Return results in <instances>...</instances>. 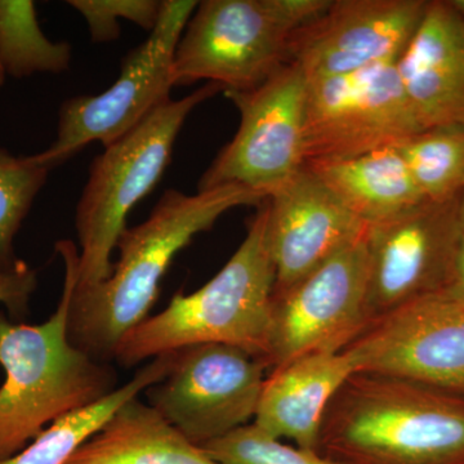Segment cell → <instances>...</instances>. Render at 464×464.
I'll list each match as a JSON object with an SVG mask.
<instances>
[{
  "label": "cell",
  "instance_id": "6da1fadb",
  "mask_svg": "<svg viewBox=\"0 0 464 464\" xmlns=\"http://www.w3.org/2000/svg\"><path fill=\"white\" fill-rule=\"evenodd\" d=\"M266 198L240 185H222L186 195L168 190L142 224L125 228L119 258L108 279L76 288L69 307V340L99 362L114 360L128 332L148 319L161 279L174 257L219 217Z\"/></svg>",
  "mask_w": 464,
  "mask_h": 464
},
{
  "label": "cell",
  "instance_id": "7a4b0ae2",
  "mask_svg": "<svg viewBox=\"0 0 464 464\" xmlns=\"http://www.w3.org/2000/svg\"><path fill=\"white\" fill-rule=\"evenodd\" d=\"M65 266L56 311L39 325L14 324L0 311V460L20 453L63 415L87 408L116 390L118 374L69 340V307L78 283L79 250L56 244Z\"/></svg>",
  "mask_w": 464,
  "mask_h": 464
},
{
  "label": "cell",
  "instance_id": "3957f363",
  "mask_svg": "<svg viewBox=\"0 0 464 464\" xmlns=\"http://www.w3.org/2000/svg\"><path fill=\"white\" fill-rule=\"evenodd\" d=\"M317 453L340 464H464V395L356 372L326 409Z\"/></svg>",
  "mask_w": 464,
  "mask_h": 464
},
{
  "label": "cell",
  "instance_id": "277c9868",
  "mask_svg": "<svg viewBox=\"0 0 464 464\" xmlns=\"http://www.w3.org/2000/svg\"><path fill=\"white\" fill-rule=\"evenodd\" d=\"M267 216L266 199L224 268L197 292L177 293L161 313L128 332L116 347L115 362L132 368L163 353L204 343L231 344L265 360L275 289Z\"/></svg>",
  "mask_w": 464,
  "mask_h": 464
},
{
  "label": "cell",
  "instance_id": "5b68a950",
  "mask_svg": "<svg viewBox=\"0 0 464 464\" xmlns=\"http://www.w3.org/2000/svg\"><path fill=\"white\" fill-rule=\"evenodd\" d=\"M222 88L208 83L188 96L167 101L92 161L76 206L79 240L76 288L94 285L112 273L111 255L130 210L166 172L174 143L192 110Z\"/></svg>",
  "mask_w": 464,
  "mask_h": 464
},
{
  "label": "cell",
  "instance_id": "8992f818",
  "mask_svg": "<svg viewBox=\"0 0 464 464\" xmlns=\"http://www.w3.org/2000/svg\"><path fill=\"white\" fill-rule=\"evenodd\" d=\"M198 5L194 0L163 2L157 26L124 57L121 74L111 87L97 96L63 101L56 140L44 151L30 157L34 163L51 170L92 142L106 148L169 101L174 52Z\"/></svg>",
  "mask_w": 464,
  "mask_h": 464
},
{
  "label": "cell",
  "instance_id": "52a82bcc",
  "mask_svg": "<svg viewBox=\"0 0 464 464\" xmlns=\"http://www.w3.org/2000/svg\"><path fill=\"white\" fill-rule=\"evenodd\" d=\"M295 32L276 0L200 2L174 52V87L208 81L224 92L257 88L288 65Z\"/></svg>",
  "mask_w": 464,
  "mask_h": 464
},
{
  "label": "cell",
  "instance_id": "ba28073f",
  "mask_svg": "<svg viewBox=\"0 0 464 464\" xmlns=\"http://www.w3.org/2000/svg\"><path fill=\"white\" fill-rule=\"evenodd\" d=\"M422 130L395 61L308 81L306 167L398 148Z\"/></svg>",
  "mask_w": 464,
  "mask_h": 464
},
{
  "label": "cell",
  "instance_id": "9c48e42d",
  "mask_svg": "<svg viewBox=\"0 0 464 464\" xmlns=\"http://www.w3.org/2000/svg\"><path fill=\"white\" fill-rule=\"evenodd\" d=\"M308 81L295 63L246 92H225L240 112L234 139L199 182V191L240 185L268 199L304 167Z\"/></svg>",
  "mask_w": 464,
  "mask_h": 464
},
{
  "label": "cell",
  "instance_id": "30bf717a",
  "mask_svg": "<svg viewBox=\"0 0 464 464\" xmlns=\"http://www.w3.org/2000/svg\"><path fill=\"white\" fill-rule=\"evenodd\" d=\"M368 279L365 234L289 288L274 292L268 373L311 353H340L355 342L371 325Z\"/></svg>",
  "mask_w": 464,
  "mask_h": 464
},
{
  "label": "cell",
  "instance_id": "8fae6325",
  "mask_svg": "<svg viewBox=\"0 0 464 464\" xmlns=\"http://www.w3.org/2000/svg\"><path fill=\"white\" fill-rule=\"evenodd\" d=\"M266 372L265 360L244 348L197 344L174 351L169 373L146 396L164 420L201 447L256 417Z\"/></svg>",
  "mask_w": 464,
  "mask_h": 464
},
{
  "label": "cell",
  "instance_id": "7c38bea8",
  "mask_svg": "<svg viewBox=\"0 0 464 464\" xmlns=\"http://www.w3.org/2000/svg\"><path fill=\"white\" fill-rule=\"evenodd\" d=\"M460 195L423 201L369 226L366 306L371 324L418 299L439 295L448 285L463 235Z\"/></svg>",
  "mask_w": 464,
  "mask_h": 464
},
{
  "label": "cell",
  "instance_id": "4fadbf2b",
  "mask_svg": "<svg viewBox=\"0 0 464 464\" xmlns=\"http://www.w3.org/2000/svg\"><path fill=\"white\" fill-rule=\"evenodd\" d=\"M344 350L356 372L464 395V306L441 293L375 320Z\"/></svg>",
  "mask_w": 464,
  "mask_h": 464
},
{
  "label": "cell",
  "instance_id": "5bb4252c",
  "mask_svg": "<svg viewBox=\"0 0 464 464\" xmlns=\"http://www.w3.org/2000/svg\"><path fill=\"white\" fill-rule=\"evenodd\" d=\"M424 0H333L289 39V63L308 81L398 63L426 12Z\"/></svg>",
  "mask_w": 464,
  "mask_h": 464
},
{
  "label": "cell",
  "instance_id": "9a60e30c",
  "mask_svg": "<svg viewBox=\"0 0 464 464\" xmlns=\"http://www.w3.org/2000/svg\"><path fill=\"white\" fill-rule=\"evenodd\" d=\"M267 208L274 292L289 288L313 273L364 237L369 227L306 167L268 197Z\"/></svg>",
  "mask_w": 464,
  "mask_h": 464
},
{
  "label": "cell",
  "instance_id": "2e32d148",
  "mask_svg": "<svg viewBox=\"0 0 464 464\" xmlns=\"http://www.w3.org/2000/svg\"><path fill=\"white\" fill-rule=\"evenodd\" d=\"M398 70L423 130L464 127V18L450 0L429 2Z\"/></svg>",
  "mask_w": 464,
  "mask_h": 464
},
{
  "label": "cell",
  "instance_id": "e0dca14e",
  "mask_svg": "<svg viewBox=\"0 0 464 464\" xmlns=\"http://www.w3.org/2000/svg\"><path fill=\"white\" fill-rule=\"evenodd\" d=\"M353 373L355 362L347 350L293 360L268 373L253 423L275 439L317 451L326 409Z\"/></svg>",
  "mask_w": 464,
  "mask_h": 464
},
{
  "label": "cell",
  "instance_id": "ac0fdd59",
  "mask_svg": "<svg viewBox=\"0 0 464 464\" xmlns=\"http://www.w3.org/2000/svg\"><path fill=\"white\" fill-rule=\"evenodd\" d=\"M66 464H219L152 406L125 402Z\"/></svg>",
  "mask_w": 464,
  "mask_h": 464
},
{
  "label": "cell",
  "instance_id": "d6986e66",
  "mask_svg": "<svg viewBox=\"0 0 464 464\" xmlns=\"http://www.w3.org/2000/svg\"><path fill=\"white\" fill-rule=\"evenodd\" d=\"M306 168L368 226L386 221L426 201L396 148Z\"/></svg>",
  "mask_w": 464,
  "mask_h": 464
},
{
  "label": "cell",
  "instance_id": "ffe728a7",
  "mask_svg": "<svg viewBox=\"0 0 464 464\" xmlns=\"http://www.w3.org/2000/svg\"><path fill=\"white\" fill-rule=\"evenodd\" d=\"M173 362L174 351L155 357L124 386L87 408L58 418L20 453L0 460V464H66L125 402L139 398L143 391L163 381L172 369Z\"/></svg>",
  "mask_w": 464,
  "mask_h": 464
},
{
  "label": "cell",
  "instance_id": "44dd1931",
  "mask_svg": "<svg viewBox=\"0 0 464 464\" xmlns=\"http://www.w3.org/2000/svg\"><path fill=\"white\" fill-rule=\"evenodd\" d=\"M72 48L42 32L32 0H0V63L5 74L23 79L61 74L72 65Z\"/></svg>",
  "mask_w": 464,
  "mask_h": 464
},
{
  "label": "cell",
  "instance_id": "7402d4cb",
  "mask_svg": "<svg viewBox=\"0 0 464 464\" xmlns=\"http://www.w3.org/2000/svg\"><path fill=\"white\" fill-rule=\"evenodd\" d=\"M429 201H445L464 190V127L423 130L396 148Z\"/></svg>",
  "mask_w": 464,
  "mask_h": 464
},
{
  "label": "cell",
  "instance_id": "603a6c76",
  "mask_svg": "<svg viewBox=\"0 0 464 464\" xmlns=\"http://www.w3.org/2000/svg\"><path fill=\"white\" fill-rule=\"evenodd\" d=\"M50 169L34 163L32 158H17L0 149V268H12L14 240L34 200L45 185Z\"/></svg>",
  "mask_w": 464,
  "mask_h": 464
},
{
  "label": "cell",
  "instance_id": "cb8c5ba5",
  "mask_svg": "<svg viewBox=\"0 0 464 464\" xmlns=\"http://www.w3.org/2000/svg\"><path fill=\"white\" fill-rule=\"evenodd\" d=\"M201 448L219 464H340L317 451L284 444L255 423L246 424Z\"/></svg>",
  "mask_w": 464,
  "mask_h": 464
},
{
  "label": "cell",
  "instance_id": "d4e9b609",
  "mask_svg": "<svg viewBox=\"0 0 464 464\" xmlns=\"http://www.w3.org/2000/svg\"><path fill=\"white\" fill-rule=\"evenodd\" d=\"M158 0H72L70 7L78 11L87 23L94 43L116 41L121 35L119 18L130 21L152 32L160 17Z\"/></svg>",
  "mask_w": 464,
  "mask_h": 464
},
{
  "label": "cell",
  "instance_id": "484cf974",
  "mask_svg": "<svg viewBox=\"0 0 464 464\" xmlns=\"http://www.w3.org/2000/svg\"><path fill=\"white\" fill-rule=\"evenodd\" d=\"M38 286V276L25 262L18 261L12 268H0V304L7 307L9 315L23 319L29 302Z\"/></svg>",
  "mask_w": 464,
  "mask_h": 464
},
{
  "label": "cell",
  "instance_id": "4316f807",
  "mask_svg": "<svg viewBox=\"0 0 464 464\" xmlns=\"http://www.w3.org/2000/svg\"><path fill=\"white\" fill-rule=\"evenodd\" d=\"M441 295H447L451 301L464 306V234L459 241V246H458L450 279Z\"/></svg>",
  "mask_w": 464,
  "mask_h": 464
},
{
  "label": "cell",
  "instance_id": "83f0119b",
  "mask_svg": "<svg viewBox=\"0 0 464 464\" xmlns=\"http://www.w3.org/2000/svg\"><path fill=\"white\" fill-rule=\"evenodd\" d=\"M450 3L459 12L460 16L464 18V0H450Z\"/></svg>",
  "mask_w": 464,
  "mask_h": 464
},
{
  "label": "cell",
  "instance_id": "f1b7e54d",
  "mask_svg": "<svg viewBox=\"0 0 464 464\" xmlns=\"http://www.w3.org/2000/svg\"><path fill=\"white\" fill-rule=\"evenodd\" d=\"M459 217H460V225H462V230H463V234H464V190L462 192V195H460Z\"/></svg>",
  "mask_w": 464,
  "mask_h": 464
},
{
  "label": "cell",
  "instance_id": "f546056e",
  "mask_svg": "<svg viewBox=\"0 0 464 464\" xmlns=\"http://www.w3.org/2000/svg\"><path fill=\"white\" fill-rule=\"evenodd\" d=\"M5 69H3L2 63H0V88L3 87V84H5Z\"/></svg>",
  "mask_w": 464,
  "mask_h": 464
}]
</instances>
